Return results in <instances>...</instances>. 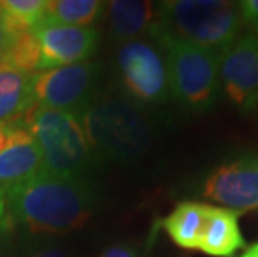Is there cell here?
Returning <instances> with one entry per match:
<instances>
[{"mask_svg": "<svg viewBox=\"0 0 258 257\" xmlns=\"http://www.w3.org/2000/svg\"><path fill=\"white\" fill-rule=\"evenodd\" d=\"M148 37L165 56L170 94L173 99L188 112L203 114L210 111L222 95V56L180 40L157 24L152 25Z\"/></svg>", "mask_w": 258, "mask_h": 257, "instance_id": "cell-4", "label": "cell"}, {"mask_svg": "<svg viewBox=\"0 0 258 257\" xmlns=\"http://www.w3.org/2000/svg\"><path fill=\"white\" fill-rule=\"evenodd\" d=\"M79 120L102 162L137 161L153 140V124L147 109L122 92L97 95Z\"/></svg>", "mask_w": 258, "mask_h": 257, "instance_id": "cell-2", "label": "cell"}, {"mask_svg": "<svg viewBox=\"0 0 258 257\" xmlns=\"http://www.w3.org/2000/svg\"><path fill=\"white\" fill-rule=\"evenodd\" d=\"M24 120L40 150L42 171L60 177H87L102 166L79 117L45 107H32Z\"/></svg>", "mask_w": 258, "mask_h": 257, "instance_id": "cell-5", "label": "cell"}, {"mask_svg": "<svg viewBox=\"0 0 258 257\" xmlns=\"http://www.w3.org/2000/svg\"><path fill=\"white\" fill-rule=\"evenodd\" d=\"M9 37H10V32H7V29H5V27L2 25V22H0V57H2L5 47H7Z\"/></svg>", "mask_w": 258, "mask_h": 257, "instance_id": "cell-24", "label": "cell"}, {"mask_svg": "<svg viewBox=\"0 0 258 257\" xmlns=\"http://www.w3.org/2000/svg\"><path fill=\"white\" fill-rule=\"evenodd\" d=\"M238 9L243 29L258 35V0H241L238 2Z\"/></svg>", "mask_w": 258, "mask_h": 257, "instance_id": "cell-20", "label": "cell"}, {"mask_svg": "<svg viewBox=\"0 0 258 257\" xmlns=\"http://www.w3.org/2000/svg\"><path fill=\"white\" fill-rule=\"evenodd\" d=\"M10 224L32 236H63L80 229L97 205L87 177H60L40 171L4 192Z\"/></svg>", "mask_w": 258, "mask_h": 257, "instance_id": "cell-1", "label": "cell"}, {"mask_svg": "<svg viewBox=\"0 0 258 257\" xmlns=\"http://www.w3.org/2000/svg\"><path fill=\"white\" fill-rule=\"evenodd\" d=\"M208 204L199 200H183L160 221V226L175 245L199 250Z\"/></svg>", "mask_w": 258, "mask_h": 257, "instance_id": "cell-14", "label": "cell"}, {"mask_svg": "<svg viewBox=\"0 0 258 257\" xmlns=\"http://www.w3.org/2000/svg\"><path fill=\"white\" fill-rule=\"evenodd\" d=\"M240 257H258V242L251 244L250 247H246V250Z\"/></svg>", "mask_w": 258, "mask_h": 257, "instance_id": "cell-25", "label": "cell"}, {"mask_svg": "<svg viewBox=\"0 0 258 257\" xmlns=\"http://www.w3.org/2000/svg\"><path fill=\"white\" fill-rule=\"evenodd\" d=\"M200 195L238 214L258 211V152L215 167L203 179Z\"/></svg>", "mask_w": 258, "mask_h": 257, "instance_id": "cell-8", "label": "cell"}, {"mask_svg": "<svg viewBox=\"0 0 258 257\" xmlns=\"http://www.w3.org/2000/svg\"><path fill=\"white\" fill-rule=\"evenodd\" d=\"M10 227H12V224H10L9 216H7L5 197H4V192L0 190V232H10Z\"/></svg>", "mask_w": 258, "mask_h": 257, "instance_id": "cell-22", "label": "cell"}, {"mask_svg": "<svg viewBox=\"0 0 258 257\" xmlns=\"http://www.w3.org/2000/svg\"><path fill=\"white\" fill-rule=\"evenodd\" d=\"M115 67L120 92L144 109L163 106L172 99L165 56L152 39L120 43Z\"/></svg>", "mask_w": 258, "mask_h": 257, "instance_id": "cell-6", "label": "cell"}, {"mask_svg": "<svg viewBox=\"0 0 258 257\" xmlns=\"http://www.w3.org/2000/svg\"><path fill=\"white\" fill-rule=\"evenodd\" d=\"M40 171V150L24 117L0 124V190L7 192Z\"/></svg>", "mask_w": 258, "mask_h": 257, "instance_id": "cell-11", "label": "cell"}, {"mask_svg": "<svg viewBox=\"0 0 258 257\" xmlns=\"http://www.w3.org/2000/svg\"><path fill=\"white\" fill-rule=\"evenodd\" d=\"M45 0H4L0 22L10 34L29 32L43 19Z\"/></svg>", "mask_w": 258, "mask_h": 257, "instance_id": "cell-18", "label": "cell"}, {"mask_svg": "<svg viewBox=\"0 0 258 257\" xmlns=\"http://www.w3.org/2000/svg\"><path fill=\"white\" fill-rule=\"evenodd\" d=\"M0 65L22 74H35L40 70V47L30 30L10 34L7 47L0 57Z\"/></svg>", "mask_w": 258, "mask_h": 257, "instance_id": "cell-17", "label": "cell"}, {"mask_svg": "<svg viewBox=\"0 0 258 257\" xmlns=\"http://www.w3.org/2000/svg\"><path fill=\"white\" fill-rule=\"evenodd\" d=\"M238 212L208 204L199 250L213 257H233L246 242L240 231Z\"/></svg>", "mask_w": 258, "mask_h": 257, "instance_id": "cell-12", "label": "cell"}, {"mask_svg": "<svg viewBox=\"0 0 258 257\" xmlns=\"http://www.w3.org/2000/svg\"><path fill=\"white\" fill-rule=\"evenodd\" d=\"M0 7H2V2H0Z\"/></svg>", "mask_w": 258, "mask_h": 257, "instance_id": "cell-26", "label": "cell"}, {"mask_svg": "<svg viewBox=\"0 0 258 257\" xmlns=\"http://www.w3.org/2000/svg\"><path fill=\"white\" fill-rule=\"evenodd\" d=\"M10 232H0V257H15L14 247L9 240Z\"/></svg>", "mask_w": 258, "mask_h": 257, "instance_id": "cell-23", "label": "cell"}, {"mask_svg": "<svg viewBox=\"0 0 258 257\" xmlns=\"http://www.w3.org/2000/svg\"><path fill=\"white\" fill-rule=\"evenodd\" d=\"M30 77L32 74L0 65V124L20 119L35 106Z\"/></svg>", "mask_w": 258, "mask_h": 257, "instance_id": "cell-15", "label": "cell"}, {"mask_svg": "<svg viewBox=\"0 0 258 257\" xmlns=\"http://www.w3.org/2000/svg\"><path fill=\"white\" fill-rule=\"evenodd\" d=\"M102 67L97 62H82L38 70L32 74L30 87L35 106L82 117L97 99Z\"/></svg>", "mask_w": 258, "mask_h": 257, "instance_id": "cell-7", "label": "cell"}, {"mask_svg": "<svg viewBox=\"0 0 258 257\" xmlns=\"http://www.w3.org/2000/svg\"><path fill=\"white\" fill-rule=\"evenodd\" d=\"M105 7L107 2L102 0H45L42 20L58 25L92 27Z\"/></svg>", "mask_w": 258, "mask_h": 257, "instance_id": "cell-16", "label": "cell"}, {"mask_svg": "<svg viewBox=\"0 0 258 257\" xmlns=\"http://www.w3.org/2000/svg\"><path fill=\"white\" fill-rule=\"evenodd\" d=\"M155 24L195 47L223 57L243 30L233 0H167L157 4Z\"/></svg>", "mask_w": 258, "mask_h": 257, "instance_id": "cell-3", "label": "cell"}, {"mask_svg": "<svg viewBox=\"0 0 258 257\" xmlns=\"http://www.w3.org/2000/svg\"><path fill=\"white\" fill-rule=\"evenodd\" d=\"M222 94L241 114L258 109V35L245 32L220 60Z\"/></svg>", "mask_w": 258, "mask_h": 257, "instance_id": "cell-9", "label": "cell"}, {"mask_svg": "<svg viewBox=\"0 0 258 257\" xmlns=\"http://www.w3.org/2000/svg\"><path fill=\"white\" fill-rule=\"evenodd\" d=\"M30 32L40 47V70L87 62L100 42V32L95 27H70L40 20Z\"/></svg>", "mask_w": 258, "mask_h": 257, "instance_id": "cell-10", "label": "cell"}, {"mask_svg": "<svg viewBox=\"0 0 258 257\" xmlns=\"http://www.w3.org/2000/svg\"><path fill=\"white\" fill-rule=\"evenodd\" d=\"M27 257H74L67 249L58 247V245H38L34 250H30V254Z\"/></svg>", "mask_w": 258, "mask_h": 257, "instance_id": "cell-21", "label": "cell"}, {"mask_svg": "<svg viewBox=\"0 0 258 257\" xmlns=\"http://www.w3.org/2000/svg\"><path fill=\"white\" fill-rule=\"evenodd\" d=\"M105 10L110 34L120 43L148 35L157 20V4L147 0H112Z\"/></svg>", "mask_w": 258, "mask_h": 257, "instance_id": "cell-13", "label": "cell"}, {"mask_svg": "<svg viewBox=\"0 0 258 257\" xmlns=\"http://www.w3.org/2000/svg\"><path fill=\"white\" fill-rule=\"evenodd\" d=\"M98 257H150L148 249L134 242H117L105 247Z\"/></svg>", "mask_w": 258, "mask_h": 257, "instance_id": "cell-19", "label": "cell"}]
</instances>
